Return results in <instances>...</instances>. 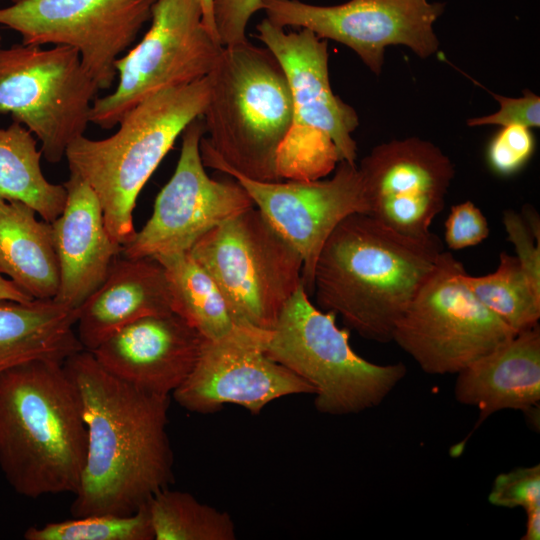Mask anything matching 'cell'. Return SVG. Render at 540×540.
<instances>
[{"label": "cell", "mask_w": 540, "mask_h": 540, "mask_svg": "<svg viewBox=\"0 0 540 540\" xmlns=\"http://www.w3.org/2000/svg\"><path fill=\"white\" fill-rule=\"evenodd\" d=\"M87 428L85 463L71 515H128L173 480L169 396L143 391L106 371L88 350L63 362Z\"/></svg>", "instance_id": "6da1fadb"}, {"label": "cell", "mask_w": 540, "mask_h": 540, "mask_svg": "<svg viewBox=\"0 0 540 540\" xmlns=\"http://www.w3.org/2000/svg\"><path fill=\"white\" fill-rule=\"evenodd\" d=\"M435 234L411 237L367 213L343 219L323 245L314 269L316 304L346 328L379 343L394 328L443 252Z\"/></svg>", "instance_id": "7a4b0ae2"}, {"label": "cell", "mask_w": 540, "mask_h": 540, "mask_svg": "<svg viewBox=\"0 0 540 540\" xmlns=\"http://www.w3.org/2000/svg\"><path fill=\"white\" fill-rule=\"evenodd\" d=\"M86 448L81 404L62 362L35 359L0 376V468L18 494H74Z\"/></svg>", "instance_id": "3957f363"}, {"label": "cell", "mask_w": 540, "mask_h": 540, "mask_svg": "<svg viewBox=\"0 0 540 540\" xmlns=\"http://www.w3.org/2000/svg\"><path fill=\"white\" fill-rule=\"evenodd\" d=\"M200 153L205 167L231 170L262 182L283 180L279 149L292 121L286 74L265 46L246 40L223 46L209 73Z\"/></svg>", "instance_id": "277c9868"}, {"label": "cell", "mask_w": 540, "mask_h": 540, "mask_svg": "<svg viewBox=\"0 0 540 540\" xmlns=\"http://www.w3.org/2000/svg\"><path fill=\"white\" fill-rule=\"evenodd\" d=\"M210 90L209 75L159 90L127 112L113 135L99 140L83 135L67 147L70 172L93 189L110 236L122 246L136 233L138 195L184 129L202 116Z\"/></svg>", "instance_id": "5b68a950"}, {"label": "cell", "mask_w": 540, "mask_h": 540, "mask_svg": "<svg viewBox=\"0 0 540 540\" xmlns=\"http://www.w3.org/2000/svg\"><path fill=\"white\" fill-rule=\"evenodd\" d=\"M336 314L317 308L300 285L274 327L262 330L264 353L315 388L318 412L357 414L380 405L406 376L404 363L380 365L359 356L349 344L350 330Z\"/></svg>", "instance_id": "8992f818"}, {"label": "cell", "mask_w": 540, "mask_h": 540, "mask_svg": "<svg viewBox=\"0 0 540 540\" xmlns=\"http://www.w3.org/2000/svg\"><path fill=\"white\" fill-rule=\"evenodd\" d=\"M256 38L281 64L292 97V121L279 149L277 170L286 180H317L341 161L356 163L353 107L332 91L328 45L308 29L286 32L263 19Z\"/></svg>", "instance_id": "52a82bcc"}, {"label": "cell", "mask_w": 540, "mask_h": 540, "mask_svg": "<svg viewBox=\"0 0 540 540\" xmlns=\"http://www.w3.org/2000/svg\"><path fill=\"white\" fill-rule=\"evenodd\" d=\"M189 253L248 327L272 329L302 285V257L255 206L211 229Z\"/></svg>", "instance_id": "ba28073f"}, {"label": "cell", "mask_w": 540, "mask_h": 540, "mask_svg": "<svg viewBox=\"0 0 540 540\" xmlns=\"http://www.w3.org/2000/svg\"><path fill=\"white\" fill-rule=\"evenodd\" d=\"M99 90L71 46L0 49V113L35 135L50 163L60 162L67 147L84 135Z\"/></svg>", "instance_id": "9c48e42d"}, {"label": "cell", "mask_w": 540, "mask_h": 540, "mask_svg": "<svg viewBox=\"0 0 540 540\" xmlns=\"http://www.w3.org/2000/svg\"><path fill=\"white\" fill-rule=\"evenodd\" d=\"M465 272L443 251L394 328L392 341L428 374H457L517 334L467 287Z\"/></svg>", "instance_id": "30bf717a"}, {"label": "cell", "mask_w": 540, "mask_h": 540, "mask_svg": "<svg viewBox=\"0 0 540 540\" xmlns=\"http://www.w3.org/2000/svg\"><path fill=\"white\" fill-rule=\"evenodd\" d=\"M141 41L117 59L114 92L95 98L90 122L111 129L146 97L209 75L222 50L203 23L198 0H157Z\"/></svg>", "instance_id": "8fae6325"}, {"label": "cell", "mask_w": 540, "mask_h": 540, "mask_svg": "<svg viewBox=\"0 0 540 540\" xmlns=\"http://www.w3.org/2000/svg\"><path fill=\"white\" fill-rule=\"evenodd\" d=\"M157 0H11L0 25L25 45H67L78 50L100 89L117 77L115 63L150 21Z\"/></svg>", "instance_id": "7c38bea8"}, {"label": "cell", "mask_w": 540, "mask_h": 540, "mask_svg": "<svg viewBox=\"0 0 540 540\" xmlns=\"http://www.w3.org/2000/svg\"><path fill=\"white\" fill-rule=\"evenodd\" d=\"M445 4L428 0H349L320 6L300 0H261L260 10L276 26L308 29L352 49L379 75L385 48L404 45L420 58L438 50L433 25Z\"/></svg>", "instance_id": "4fadbf2b"}, {"label": "cell", "mask_w": 540, "mask_h": 540, "mask_svg": "<svg viewBox=\"0 0 540 540\" xmlns=\"http://www.w3.org/2000/svg\"><path fill=\"white\" fill-rule=\"evenodd\" d=\"M204 134L202 117L184 129L175 171L157 195L151 217L123 245L122 256L156 258L189 252L211 229L254 206L234 178L216 180L206 173L200 153Z\"/></svg>", "instance_id": "5bb4252c"}, {"label": "cell", "mask_w": 540, "mask_h": 540, "mask_svg": "<svg viewBox=\"0 0 540 540\" xmlns=\"http://www.w3.org/2000/svg\"><path fill=\"white\" fill-rule=\"evenodd\" d=\"M327 180L262 182L231 170L222 173L238 181L254 206L300 254L302 285L314 290L316 261L336 226L353 213H368L362 175L356 163L341 161Z\"/></svg>", "instance_id": "9a60e30c"}, {"label": "cell", "mask_w": 540, "mask_h": 540, "mask_svg": "<svg viewBox=\"0 0 540 540\" xmlns=\"http://www.w3.org/2000/svg\"><path fill=\"white\" fill-rule=\"evenodd\" d=\"M261 333L242 327L218 340L205 339L192 372L172 393L174 400L195 413L235 404L258 415L281 397L315 394L310 383L264 353Z\"/></svg>", "instance_id": "2e32d148"}, {"label": "cell", "mask_w": 540, "mask_h": 540, "mask_svg": "<svg viewBox=\"0 0 540 540\" xmlns=\"http://www.w3.org/2000/svg\"><path fill=\"white\" fill-rule=\"evenodd\" d=\"M368 213L411 237L431 234L455 171L434 144L419 138L393 140L372 149L358 166Z\"/></svg>", "instance_id": "e0dca14e"}, {"label": "cell", "mask_w": 540, "mask_h": 540, "mask_svg": "<svg viewBox=\"0 0 540 540\" xmlns=\"http://www.w3.org/2000/svg\"><path fill=\"white\" fill-rule=\"evenodd\" d=\"M205 338L174 312L140 318L90 351L113 376L170 396L189 376Z\"/></svg>", "instance_id": "ac0fdd59"}, {"label": "cell", "mask_w": 540, "mask_h": 540, "mask_svg": "<svg viewBox=\"0 0 540 540\" xmlns=\"http://www.w3.org/2000/svg\"><path fill=\"white\" fill-rule=\"evenodd\" d=\"M454 396L479 410L474 432L492 414L522 411L528 424H540V327L518 332L508 341L457 373ZM471 433L451 449L454 457L464 449Z\"/></svg>", "instance_id": "d6986e66"}, {"label": "cell", "mask_w": 540, "mask_h": 540, "mask_svg": "<svg viewBox=\"0 0 540 540\" xmlns=\"http://www.w3.org/2000/svg\"><path fill=\"white\" fill-rule=\"evenodd\" d=\"M64 186L67 192L64 208L50 222L59 268V287L54 300L77 311L102 284L123 246L110 236L101 205L90 185L70 172Z\"/></svg>", "instance_id": "ffe728a7"}, {"label": "cell", "mask_w": 540, "mask_h": 540, "mask_svg": "<svg viewBox=\"0 0 540 540\" xmlns=\"http://www.w3.org/2000/svg\"><path fill=\"white\" fill-rule=\"evenodd\" d=\"M76 312V334L88 351L140 318L173 312L165 269L155 258L120 254L102 284Z\"/></svg>", "instance_id": "44dd1931"}, {"label": "cell", "mask_w": 540, "mask_h": 540, "mask_svg": "<svg viewBox=\"0 0 540 540\" xmlns=\"http://www.w3.org/2000/svg\"><path fill=\"white\" fill-rule=\"evenodd\" d=\"M77 313L54 299H0V376L35 359L64 362L83 350Z\"/></svg>", "instance_id": "7402d4cb"}, {"label": "cell", "mask_w": 540, "mask_h": 540, "mask_svg": "<svg viewBox=\"0 0 540 540\" xmlns=\"http://www.w3.org/2000/svg\"><path fill=\"white\" fill-rule=\"evenodd\" d=\"M15 200H0V272L33 299H54L59 268L50 222Z\"/></svg>", "instance_id": "603a6c76"}, {"label": "cell", "mask_w": 540, "mask_h": 540, "mask_svg": "<svg viewBox=\"0 0 540 540\" xmlns=\"http://www.w3.org/2000/svg\"><path fill=\"white\" fill-rule=\"evenodd\" d=\"M165 269L173 312L207 340L228 336L243 325L210 274L189 252L156 257Z\"/></svg>", "instance_id": "cb8c5ba5"}, {"label": "cell", "mask_w": 540, "mask_h": 540, "mask_svg": "<svg viewBox=\"0 0 540 540\" xmlns=\"http://www.w3.org/2000/svg\"><path fill=\"white\" fill-rule=\"evenodd\" d=\"M42 152L34 135L13 122L0 129V200L20 201L45 221H54L66 202L64 184L46 179L41 169Z\"/></svg>", "instance_id": "d4e9b609"}, {"label": "cell", "mask_w": 540, "mask_h": 540, "mask_svg": "<svg viewBox=\"0 0 540 540\" xmlns=\"http://www.w3.org/2000/svg\"><path fill=\"white\" fill-rule=\"evenodd\" d=\"M462 279L478 300L515 332L538 324L540 288L529 279L514 255L502 252L497 269Z\"/></svg>", "instance_id": "484cf974"}, {"label": "cell", "mask_w": 540, "mask_h": 540, "mask_svg": "<svg viewBox=\"0 0 540 540\" xmlns=\"http://www.w3.org/2000/svg\"><path fill=\"white\" fill-rule=\"evenodd\" d=\"M156 540H234L231 516L201 503L192 494L170 490L158 491L148 502Z\"/></svg>", "instance_id": "4316f807"}, {"label": "cell", "mask_w": 540, "mask_h": 540, "mask_svg": "<svg viewBox=\"0 0 540 540\" xmlns=\"http://www.w3.org/2000/svg\"><path fill=\"white\" fill-rule=\"evenodd\" d=\"M26 540H152L148 503L128 515L111 513L73 517L30 527L24 533Z\"/></svg>", "instance_id": "83f0119b"}, {"label": "cell", "mask_w": 540, "mask_h": 540, "mask_svg": "<svg viewBox=\"0 0 540 540\" xmlns=\"http://www.w3.org/2000/svg\"><path fill=\"white\" fill-rule=\"evenodd\" d=\"M488 501L502 508L521 507L525 513L540 508V465L518 467L497 475Z\"/></svg>", "instance_id": "f1b7e54d"}, {"label": "cell", "mask_w": 540, "mask_h": 540, "mask_svg": "<svg viewBox=\"0 0 540 540\" xmlns=\"http://www.w3.org/2000/svg\"><path fill=\"white\" fill-rule=\"evenodd\" d=\"M535 141L530 128L522 125H508L493 137L487 150V160L491 169L500 175H512L519 171L530 159Z\"/></svg>", "instance_id": "f546056e"}, {"label": "cell", "mask_w": 540, "mask_h": 540, "mask_svg": "<svg viewBox=\"0 0 540 540\" xmlns=\"http://www.w3.org/2000/svg\"><path fill=\"white\" fill-rule=\"evenodd\" d=\"M503 225L516 250V257L523 270L540 288V231L539 223L528 222L523 215L514 210L503 214Z\"/></svg>", "instance_id": "4dcf8cb0"}, {"label": "cell", "mask_w": 540, "mask_h": 540, "mask_svg": "<svg viewBox=\"0 0 540 540\" xmlns=\"http://www.w3.org/2000/svg\"><path fill=\"white\" fill-rule=\"evenodd\" d=\"M490 233L488 221L471 201L451 207L445 221V242L450 249L461 250L484 241Z\"/></svg>", "instance_id": "1f68e13d"}, {"label": "cell", "mask_w": 540, "mask_h": 540, "mask_svg": "<svg viewBox=\"0 0 540 540\" xmlns=\"http://www.w3.org/2000/svg\"><path fill=\"white\" fill-rule=\"evenodd\" d=\"M499 102L500 109L487 116L471 118L468 126L522 125L528 128L540 126V98L530 90H525L521 98H509L489 92Z\"/></svg>", "instance_id": "d6a6232c"}, {"label": "cell", "mask_w": 540, "mask_h": 540, "mask_svg": "<svg viewBox=\"0 0 540 540\" xmlns=\"http://www.w3.org/2000/svg\"><path fill=\"white\" fill-rule=\"evenodd\" d=\"M261 0H214L213 15L223 46H232L247 39L251 17L260 11Z\"/></svg>", "instance_id": "836d02e7"}, {"label": "cell", "mask_w": 540, "mask_h": 540, "mask_svg": "<svg viewBox=\"0 0 540 540\" xmlns=\"http://www.w3.org/2000/svg\"><path fill=\"white\" fill-rule=\"evenodd\" d=\"M0 299L28 302L33 298L0 272Z\"/></svg>", "instance_id": "e575fe53"}, {"label": "cell", "mask_w": 540, "mask_h": 540, "mask_svg": "<svg viewBox=\"0 0 540 540\" xmlns=\"http://www.w3.org/2000/svg\"><path fill=\"white\" fill-rule=\"evenodd\" d=\"M526 529L521 540L540 539V508L526 512Z\"/></svg>", "instance_id": "d590c367"}, {"label": "cell", "mask_w": 540, "mask_h": 540, "mask_svg": "<svg viewBox=\"0 0 540 540\" xmlns=\"http://www.w3.org/2000/svg\"><path fill=\"white\" fill-rule=\"evenodd\" d=\"M202 9V18L203 23L207 30L210 32V34L215 37L216 39H219L216 25L214 21V15H213V1L214 0H198Z\"/></svg>", "instance_id": "8d00e7d4"}, {"label": "cell", "mask_w": 540, "mask_h": 540, "mask_svg": "<svg viewBox=\"0 0 540 540\" xmlns=\"http://www.w3.org/2000/svg\"><path fill=\"white\" fill-rule=\"evenodd\" d=\"M0 42H1V36H0Z\"/></svg>", "instance_id": "74e56055"}]
</instances>
